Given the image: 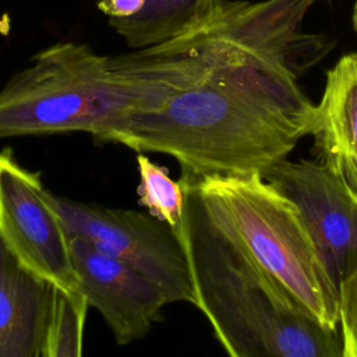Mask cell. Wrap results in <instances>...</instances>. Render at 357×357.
<instances>
[{
    "label": "cell",
    "mask_w": 357,
    "mask_h": 357,
    "mask_svg": "<svg viewBox=\"0 0 357 357\" xmlns=\"http://www.w3.org/2000/svg\"><path fill=\"white\" fill-rule=\"evenodd\" d=\"M173 53L178 82L163 103L113 121L99 141L174 158L192 178L264 174L314 132L315 105L286 57L213 39L149 46Z\"/></svg>",
    "instance_id": "1"
},
{
    "label": "cell",
    "mask_w": 357,
    "mask_h": 357,
    "mask_svg": "<svg viewBox=\"0 0 357 357\" xmlns=\"http://www.w3.org/2000/svg\"><path fill=\"white\" fill-rule=\"evenodd\" d=\"M178 231L197 304L233 357H342L340 331L305 315L209 218L195 181L183 174Z\"/></svg>",
    "instance_id": "2"
},
{
    "label": "cell",
    "mask_w": 357,
    "mask_h": 357,
    "mask_svg": "<svg viewBox=\"0 0 357 357\" xmlns=\"http://www.w3.org/2000/svg\"><path fill=\"white\" fill-rule=\"evenodd\" d=\"M163 84L137 52L102 56L60 42L36 53L0 91V139L86 131L95 138L116 120L151 112Z\"/></svg>",
    "instance_id": "3"
},
{
    "label": "cell",
    "mask_w": 357,
    "mask_h": 357,
    "mask_svg": "<svg viewBox=\"0 0 357 357\" xmlns=\"http://www.w3.org/2000/svg\"><path fill=\"white\" fill-rule=\"evenodd\" d=\"M194 181L219 230L305 315L339 331V287L298 206L262 174Z\"/></svg>",
    "instance_id": "4"
},
{
    "label": "cell",
    "mask_w": 357,
    "mask_h": 357,
    "mask_svg": "<svg viewBox=\"0 0 357 357\" xmlns=\"http://www.w3.org/2000/svg\"><path fill=\"white\" fill-rule=\"evenodd\" d=\"M68 234L132 266L165 293L167 303L197 304L188 255L178 229L149 212L78 202L50 192Z\"/></svg>",
    "instance_id": "5"
},
{
    "label": "cell",
    "mask_w": 357,
    "mask_h": 357,
    "mask_svg": "<svg viewBox=\"0 0 357 357\" xmlns=\"http://www.w3.org/2000/svg\"><path fill=\"white\" fill-rule=\"evenodd\" d=\"M0 236L32 272L56 286L78 289L70 234L50 191L10 149L0 152Z\"/></svg>",
    "instance_id": "6"
},
{
    "label": "cell",
    "mask_w": 357,
    "mask_h": 357,
    "mask_svg": "<svg viewBox=\"0 0 357 357\" xmlns=\"http://www.w3.org/2000/svg\"><path fill=\"white\" fill-rule=\"evenodd\" d=\"M300 209L339 284L357 271V199L325 163L283 159L262 174Z\"/></svg>",
    "instance_id": "7"
},
{
    "label": "cell",
    "mask_w": 357,
    "mask_h": 357,
    "mask_svg": "<svg viewBox=\"0 0 357 357\" xmlns=\"http://www.w3.org/2000/svg\"><path fill=\"white\" fill-rule=\"evenodd\" d=\"M70 250L79 290L95 307L119 344L144 337L167 303L162 289L126 262L71 234Z\"/></svg>",
    "instance_id": "8"
},
{
    "label": "cell",
    "mask_w": 357,
    "mask_h": 357,
    "mask_svg": "<svg viewBox=\"0 0 357 357\" xmlns=\"http://www.w3.org/2000/svg\"><path fill=\"white\" fill-rule=\"evenodd\" d=\"M53 287L0 236V357H43Z\"/></svg>",
    "instance_id": "9"
},
{
    "label": "cell",
    "mask_w": 357,
    "mask_h": 357,
    "mask_svg": "<svg viewBox=\"0 0 357 357\" xmlns=\"http://www.w3.org/2000/svg\"><path fill=\"white\" fill-rule=\"evenodd\" d=\"M312 135L322 156L357 163V53L340 57L326 73L322 98L315 105Z\"/></svg>",
    "instance_id": "10"
},
{
    "label": "cell",
    "mask_w": 357,
    "mask_h": 357,
    "mask_svg": "<svg viewBox=\"0 0 357 357\" xmlns=\"http://www.w3.org/2000/svg\"><path fill=\"white\" fill-rule=\"evenodd\" d=\"M223 3L225 0H148L138 14L109 24L130 47L144 49L195 31Z\"/></svg>",
    "instance_id": "11"
},
{
    "label": "cell",
    "mask_w": 357,
    "mask_h": 357,
    "mask_svg": "<svg viewBox=\"0 0 357 357\" xmlns=\"http://www.w3.org/2000/svg\"><path fill=\"white\" fill-rule=\"evenodd\" d=\"M89 303L78 289L53 287L46 326L43 357H78L82 354L84 324Z\"/></svg>",
    "instance_id": "12"
},
{
    "label": "cell",
    "mask_w": 357,
    "mask_h": 357,
    "mask_svg": "<svg viewBox=\"0 0 357 357\" xmlns=\"http://www.w3.org/2000/svg\"><path fill=\"white\" fill-rule=\"evenodd\" d=\"M139 204L155 218L178 229L184 209V184L174 181L166 169L144 155L137 156Z\"/></svg>",
    "instance_id": "13"
},
{
    "label": "cell",
    "mask_w": 357,
    "mask_h": 357,
    "mask_svg": "<svg viewBox=\"0 0 357 357\" xmlns=\"http://www.w3.org/2000/svg\"><path fill=\"white\" fill-rule=\"evenodd\" d=\"M342 357H357V271L339 284Z\"/></svg>",
    "instance_id": "14"
},
{
    "label": "cell",
    "mask_w": 357,
    "mask_h": 357,
    "mask_svg": "<svg viewBox=\"0 0 357 357\" xmlns=\"http://www.w3.org/2000/svg\"><path fill=\"white\" fill-rule=\"evenodd\" d=\"M148 0H99L98 8L109 21L124 20L138 14Z\"/></svg>",
    "instance_id": "15"
},
{
    "label": "cell",
    "mask_w": 357,
    "mask_h": 357,
    "mask_svg": "<svg viewBox=\"0 0 357 357\" xmlns=\"http://www.w3.org/2000/svg\"><path fill=\"white\" fill-rule=\"evenodd\" d=\"M353 26H354V31L357 35V3L354 6V11H353Z\"/></svg>",
    "instance_id": "16"
}]
</instances>
